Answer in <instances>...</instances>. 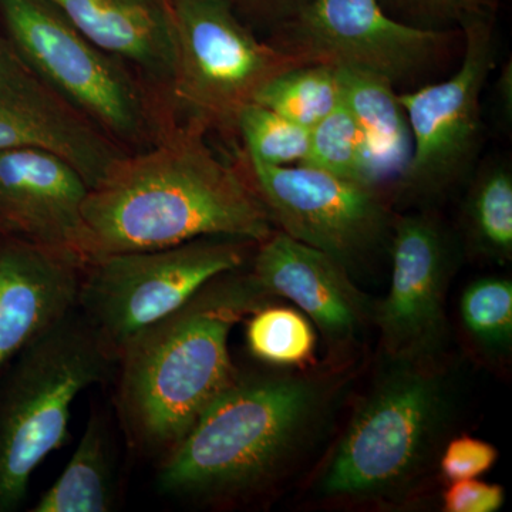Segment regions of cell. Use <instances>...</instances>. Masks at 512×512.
<instances>
[{
	"instance_id": "obj_1",
	"label": "cell",
	"mask_w": 512,
	"mask_h": 512,
	"mask_svg": "<svg viewBox=\"0 0 512 512\" xmlns=\"http://www.w3.org/2000/svg\"><path fill=\"white\" fill-rule=\"evenodd\" d=\"M190 123L117 161L83 204V266L114 254L224 237L261 244L274 222L254 185L222 163Z\"/></svg>"
},
{
	"instance_id": "obj_2",
	"label": "cell",
	"mask_w": 512,
	"mask_h": 512,
	"mask_svg": "<svg viewBox=\"0 0 512 512\" xmlns=\"http://www.w3.org/2000/svg\"><path fill=\"white\" fill-rule=\"evenodd\" d=\"M266 298L251 274L228 272L128 343L117 407L134 447L164 457L235 382L229 336Z\"/></svg>"
},
{
	"instance_id": "obj_3",
	"label": "cell",
	"mask_w": 512,
	"mask_h": 512,
	"mask_svg": "<svg viewBox=\"0 0 512 512\" xmlns=\"http://www.w3.org/2000/svg\"><path fill=\"white\" fill-rule=\"evenodd\" d=\"M319 404L318 387L308 380L238 375L165 454L158 490L195 503L254 493L291 460Z\"/></svg>"
},
{
	"instance_id": "obj_4",
	"label": "cell",
	"mask_w": 512,
	"mask_h": 512,
	"mask_svg": "<svg viewBox=\"0 0 512 512\" xmlns=\"http://www.w3.org/2000/svg\"><path fill=\"white\" fill-rule=\"evenodd\" d=\"M16 359L0 389V512L22 505L36 468L69 440L79 394L116 365L77 308Z\"/></svg>"
},
{
	"instance_id": "obj_5",
	"label": "cell",
	"mask_w": 512,
	"mask_h": 512,
	"mask_svg": "<svg viewBox=\"0 0 512 512\" xmlns=\"http://www.w3.org/2000/svg\"><path fill=\"white\" fill-rule=\"evenodd\" d=\"M423 362L393 367L357 406L323 474L325 495L382 498L403 493L424 473L447 416V392Z\"/></svg>"
},
{
	"instance_id": "obj_6",
	"label": "cell",
	"mask_w": 512,
	"mask_h": 512,
	"mask_svg": "<svg viewBox=\"0 0 512 512\" xmlns=\"http://www.w3.org/2000/svg\"><path fill=\"white\" fill-rule=\"evenodd\" d=\"M251 244L210 237L104 256L83 266L77 309L117 362L138 333L180 309L212 279L238 271Z\"/></svg>"
},
{
	"instance_id": "obj_7",
	"label": "cell",
	"mask_w": 512,
	"mask_h": 512,
	"mask_svg": "<svg viewBox=\"0 0 512 512\" xmlns=\"http://www.w3.org/2000/svg\"><path fill=\"white\" fill-rule=\"evenodd\" d=\"M175 64L170 89L175 103L198 126L235 128L275 76L308 64L278 46L259 42L235 13L232 0H170Z\"/></svg>"
},
{
	"instance_id": "obj_8",
	"label": "cell",
	"mask_w": 512,
	"mask_h": 512,
	"mask_svg": "<svg viewBox=\"0 0 512 512\" xmlns=\"http://www.w3.org/2000/svg\"><path fill=\"white\" fill-rule=\"evenodd\" d=\"M10 42L43 83L111 140L150 130L143 94L120 60L79 32L49 0H0Z\"/></svg>"
},
{
	"instance_id": "obj_9",
	"label": "cell",
	"mask_w": 512,
	"mask_h": 512,
	"mask_svg": "<svg viewBox=\"0 0 512 512\" xmlns=\"http://www.w3.org/2000/svg\"><path fill=\"white\" fill-rule=\"evenodd\" d=\"M494 18L464 25V55L450 79L399 94L413 153L396 194L437 197L468 173L481 144V93L495 66Z\"/></svg>"
},
{
	"instance_id": "obj_10",
	"label": "cell",
	"mask_w": 512,
	"mask_h": 512,
	"mask_svg": "<svg viewBox=\"0 0 512 512\" xmlns=\"http://www.w3.org/2000/svg\"><path fill=\"white\" fill-rule=\"evenodd\" d=\"M281 49L303 62L379 74L393 84L437 63L450 32L393 18L382 0H308L279 25Z\"/></svg>"
},
{
	"instance_id": "obj_11",
	"label": "cell",
	"mask_w": 512,
	"mask_h": 512,
	"mask_svg": "<svg viewBox=\"0 0 512 512\" xmlns=\"http://www.w3.org/2000/svg\"><path fill=\"white\" fill-rule=\"evenodd\" d=\"M252 185L279 231L346 268L375 251L392 228L382 192L305 164L249 161Z\"/></svg>"
},
{
	"instance_id": "obj_12",
	"label": "cell",
	"mask_w": 512,
	"mask_h": 512,
	"mask_svg": "<svg viewBox=\"0 0 512 512\" xmlns=\"http://www.w3.org/2000/svg\"><path fill=\"white\" fill-rule=\"evenodd\" d=\"M392 281L373 311L392 360L424 362L446 336L444 301L453 251L439 221L406 215L392 224Z\"/></svg>"
},
{
	"instance_id": "obj_13",
	"label": "cell",
	"mask_w": 512,
	"mask_h": 512,
	"mask_svg": "<svg viewBox=\"0 0 512 512\" xmlns=\"http://www.w3.org/2000/svg\"><path fill=\"white\" fill-rule=\"evenodd\" d=\"M37 147L66 158L89 188L124 156L116 141L53 93L0 43V151Z\"/></svg>"
},
{
	"instance_id": "obj_14",
	"label": "cell",
	"mask_w": 512,
	"mask_h": 512,
	"mask_svg": "<svg viewBox=\"0 0 512 512\" xmlns=\"http://www.w3.org/2000/svg\"><path fill=\"white\" fill-rule=\"evenodd\" d=\"M89 185L66 158L45 148L0 151V224L26 241L80 258Z\"/></svg>"
},
{
	"instance_id": "obj_15",
	"label": "cell",
	"mask_w": 512,
	"mask_h": 512,
	"mask_svg": "<svg viewBox=\"0 0 512 512\" xmlns=\"http://www.w3.org/2000/svg\"><path fill=\"white\" fill-rule=\"evenodd\" d=\"M251 275L266 296L295 303L338 345L355 339L373 315L342 262L282 231L259 244Z\"/></svg>"
},
{
	"instance_id": "obj_16",
	"label": "cell",
	"mask_w": 512,
	"mask_h": 512,
	"mask_svg": "<svg viewBox=\"0 0 512 512\" xmlns=\"http://www.w3.org/2000/svg\"><path fill=\"white\" fill-rule=\"evenodd\" d=\"M83 265L26 239L0 247V370L77 308Z\"/></svg>"
},
{
	"instance_id": "obj_17",
	"label": "cell",
	"mask_w": 512,
	"mask_h": 512,
	"mask_svg": "<svg viewBox=\"0 0 512 512\" xmlns=\"http://www.w3.org/2000/svg\"><path fill=\"white\" fill-rule=\"evenodd\" d=\"M87 40L170 89L175 64L170 0H49Z\"/></svg>"
},
{
	"instance_id": "obj_18",
	"label": "cell",
	"mask_w": 512,
	"mask_h": 512,
	"mask_svg": "<svg viewBox=\"0 0 512 512\" xmlns=\"http://www.w3.org/2000/svg\"><path fill=\"white\" fill-rule=\"evenodd\" d=\"M343 104L352 114L365 143L373 185L396 191L413 153L409 119L394 84L366 70L338 67Z\"/></svg>"
},
{
	"instance_id": "obj_19",
	"label": "cell",
	"mask_w": 512,
	"mask_h": 512,
	"mask_svg": "<svg viewBox=\"0 0 512 512\" xmlns=\"http://www.w3.org/2000/svg\"><path fill=\"white\" fill-rule=\"evenodd\" d=\"M116 504V477L109 427L94 412L82 439L55 484L33 512H109Z\"/></svg>"
},
{
	"instance_id": "obj_20",
	"label": "cell",
	"mask_w": 512,
	"mask_h": 512,
	"mask_svg": "<svg viewBox=\"0 0 512 512\" xmlns=\"http://www.w3.org/2000/svg\"><path fill=\"white\" fill-rule=\"evenodd\" d=\"M342 100L338 67L311 63L275 76L262 87L254 103L311 130L338 109Z\"/></svg>"
},
{
	"instance_id": "obj_21",
	"label": "cell",
	"mask_w": 512,
	"mask_h": 512,
	"mask_svg": "<svg viewBox=\"0 0 512 512\" xmlns=\"http://www.w3.org/2000/svg\"><path fill=\"white\" fill-rule=\"evenodd\" d=\"M466 227L478 254L507 262L512 256V174L507 164H490L468 192Z\"/></svg>"
},
{
	"instance_id": "obj_22",
	"label": "cell",
	"mask_w": 512,
	"mask_h": 512,
	"mask_svg": "<svg viewBox=\"0 0 512 512\" xmlns=\"http://www.w3.org/2000/svg\"><path fill=\"white\" fill-rule=\"evenodd\" d=\"M251 355L271 366H302L311 362L316 333L305 313L288 306H261L247 323Z\"/></svg>"
},
{
	"instance_id": "obj_23",
	"label": "cell",
	"mask_w": 512,
	"mask_h": 512,
	"mask_svg": "<svg viewBox=\"0 0 512 512\" xmlns=\"http://www.w3.org/2000/svg\"><path fill=\"white\" fill-rule=\"evenodd\" d=\"M302 164L376 190L362 133L343 101L311 128L308 156Z\"/></svg>"
},
{
	"instance_id": "obj_24",
	"label": "cell",
	"mask_w": 512,
	"mask_h": 512,
	"mask_svg": "<svg viewBox=\"0 0 512 512\" xmlns=\"http://www.w3.org/2000/svg\"><path fill=\"white\" fill-rule=\"evenodd\" d=\"M249 161L265 165L302 164L308 156L311 130L258 103L241 111L237 120Z\"/></svg>"
},
{
	"instance_id": "obj_25",
	"label": "cell",
	"mask_w": 512,
	"mask_h": 512,
	"mask_svg": "<svg viewBox=\"0 0 512 512\" xmlns=\"http://www.w3.org/2000/svg\"><path fill=\"white\" fill-rule=\"evenodd\" d=\"M461 319L471 338L490 352L503 353L512 342V282L481 278L467 286L460 301Z\"/></svg>"
},
{
	"instance_id": "obj_26",
	"label": "cell",
	"mask_w": 512,
	"mask_h": 512,
	"mask_svg": "<svg viewBox=\"0 0 512 512\" xmlns=\"http://www.w3.org/2000/svg\"><path fill=\"white\" fill-rule=\"evenodd\" d=\"M404 22L426 29L463 28L481 18H493L497 0H387Z\"/></svg>"
},
{
	"instance_id": "obj_27",
	"label": "cell",
	"mask_w": 512,
	"mask_h": 512,
	"mask_svg": "<svg viewBox=\"0 0 512 512\" xmlns=\"http://www.w3.org/2000/svg\"><path fill=\"white\" fill-rule=\"evenodd\" d=\"M498 460V450L488 441L460 436L451 440L440 456L441 476L450 483L478 478Z\"/></svg>"
},
{
	"instance_id": "obj_28",
	"label": "cell",
	"mask_w": 512,
	"mask_h": 512,
	"mask_svg": "<svg viewBox=\"0 0 512 512\" xmlns=\"http://www.w3.org/2000/svg\"><path fill=\"white\" fill-rule=\"evenodd\" d=\"M505 491L501 485L471 480L454 481L443 494L447 512H497L503 507Z\"/></svg>"
},
{
	"instance_id": "obj_29",
	"label": "cell",
	"mask_w": 512,
	"mask_h": 512,
	"mask_svg": "<svg viewBox=\"0 0 512 512\" xmlns=\"http://www.w3.org/2000/svg\"><path fill=\"white\" fill-rule=\"evenodd\" d=\"M308 0H232L234 5L255 18L281 25L293 13L298 12Z\"/></svg>"
},
{
	"instance_id": "obj_30",
	"label": "cell",
	"mask_w": 512,
	"mask_h": 512,
	"mask_svg": "<svg viewBox=\"0 0 512 512\" xmlns=\"http://www.w3.org/2000/svg\"><path fill=\"white\" fill-rule=\"evenodd\" d=\"M498 103L505 120H511L512 116V70L511 62L505 64L497 80Z\"/></svg>"
},
{
	"instance_id": "obj_31",
	"label": "cell",
	"mask_w": 512,
	"mask_h": 512,
	"mask_svg": "<svg viewBox=\"0 0 512 512\" xmlns=\"http://www.w3.org/2000/svg\"><path fill=\"white\" fill-rule=\"evenodd\" d=\"M0 234H8V231H6V228L3 227L2 224H0Z\"/></svg>"
}]
</instances>
